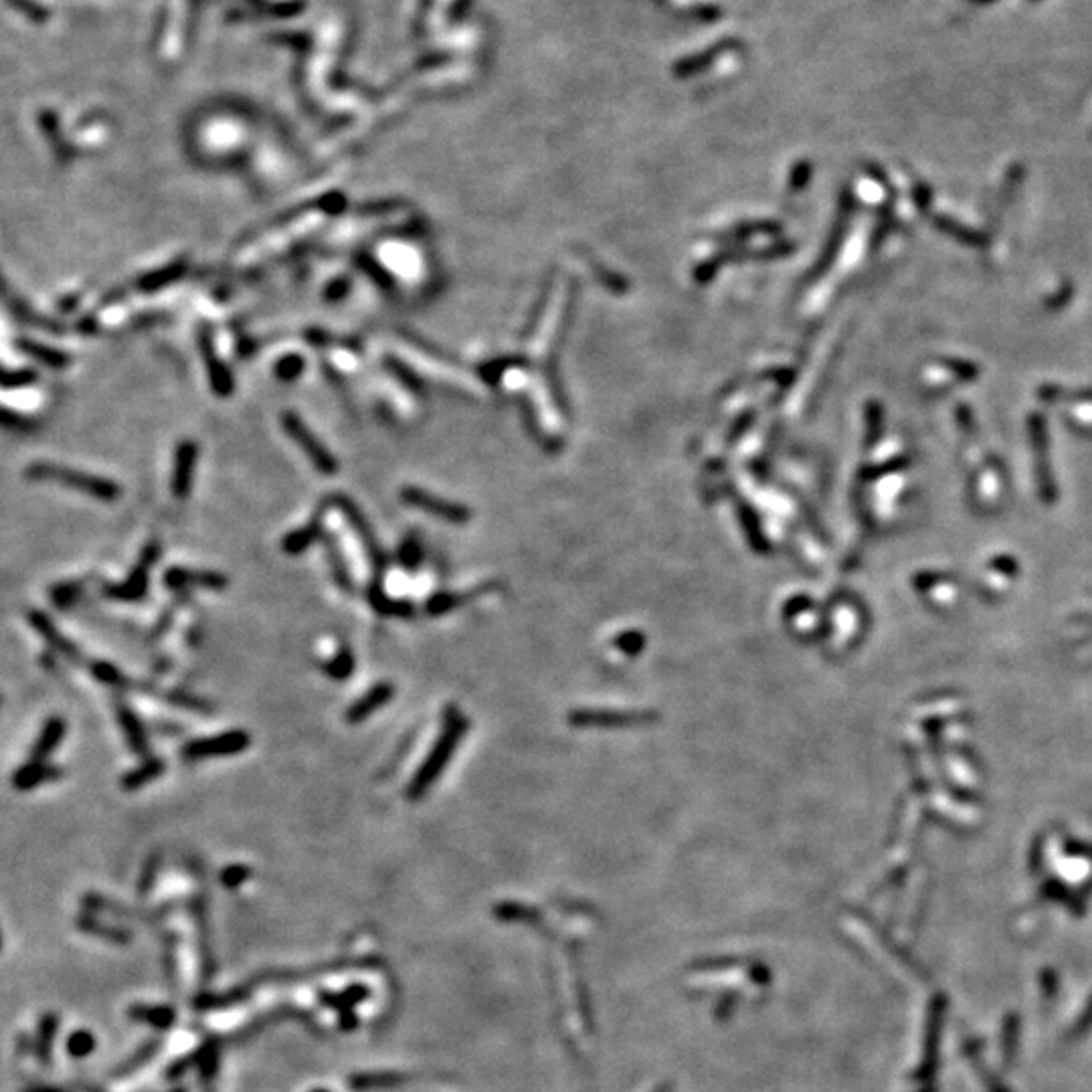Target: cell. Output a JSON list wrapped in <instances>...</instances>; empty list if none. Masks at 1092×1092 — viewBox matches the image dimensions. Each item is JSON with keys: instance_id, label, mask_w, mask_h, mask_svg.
I'll list each match as a JSON object with an SVG mask.
<instances>
[{"instance_id": "ba28073f", "label": "cell", "mask_w": 1092, "mask_h": 1092, "mask_svg": "<svg viewBox=\"0 0 1092 1092\" xmlns=\"http://www.w3.org/2000/svg\"><path fill=\"white\" fill-rule=\"evenodd\" d=\"M393 696H395V686L391 684V682H379V684L371 686L369 690L361 696V698L355 700L353 705L348 706L347 710L348 724L364 722L366 718L375 714L377 710L388 705V702L393 700Z\"/></svg>"}, {"instance_id": "9c48e42d", "label": "cell", "mask_w": 1092, "mask_h": 1092, "mask_svg": "<svg viewBox=\"0 0 1092 1092\" xmlns=\"http://www.w3.org/2000/svg\"><path fill=\"white\" fill-rule=\"evenodd\" d=\"M28 623H31V627L35 629L36 634H39L43 640L47 642V646L57 651V654H61L63 658L71 659V662L82 664V654H79V650L76 648V643H71L68 637H65L53 621H51L45 613L43 611H31L28 613Z\"/></svg>"}, {"instance_id": "30bf717a", "label": "cell", "mask_w": 1092, "mask_h": 1092, "mask_svg": "<svg viewBox=\"0 0 1092 1092\" xmlns=\"http://www.w3.org/2000/svg\"><path fill=\"white\" fill-rule=\"evenodd\" d=\"M196 453H199V447L193 442H182L177 450V458H174V470H172V496L177 498V500H185L190 492V486H193V472L196 466Z\"/></svg>"}, {"instance_id": "e0dca14e", "label": "cell", "mask_w": 1092, "mask_h": 1092, "mask_svg": "<svg viewBox=\"0 0 1092 1092\" xmlns=\"http://www.w3.org/2000/svg\"><path fill=\"white\" fill-rule=\"evenodd\" d=\"M943 1014H945V998H937L933 1001V1008H930V1017H929L925 1064H922V1068L919 1070V1072H916V1079H930V1074L935 1072V1066H937V1042H939Z\"/></svg>"}, {"instance_id": "9a60e30c", "label": "cell", "mask_w": 1092, "mask_h": 1092, "mask_svg": "<svg viewBox=\"0 0 1092 1092\" xmlns=\"http://www.w3.org/2000/svg\"><path fill=\"white\" fill-rule=\"evenodd\" d=\"M401 498L407 504L417 506V508H421L425 512H431V514L442 516L445 520H453V522H458V520H464L466 518V512L461 510V508H458V506H453L450 502H443V500H437V498L429 496L427 492H423V490L405 488L401 492Z\"/></svg>"}, {"instance_id": "f1b7e54d", "label": "cell", "mask_w": 1092, "mask_h": 1092, "mask_svg": "<svg viewBox=\"0 0 1092 1092\" xmlns=\"http://www.w3.org/2000/svg\"><path fill=\"white\" fill-rule=\"evenodd\" d=\"M302 369H304L302 358L288 356V358H283L280 366H277V375H280L282 379H294L299 375V372H302Z\"/></svg>"}, {"instance_id": "4fadbf2b", "label": "cell", "mask_w": 1092, "mask_h": 1092, "mask_svg": "<svg viewBox=\"0 0 1092 1092\" xmlns=\"http://www.w3.org/2000/svg\"><path fill=\"white\" fill-rule=\"evenodd\" d=\"M324 512H326L324 510V504H322L316 514H314V518L310 520V522H307L306 526H302V529H298L294 532L285 534L283 540H282V548H283L285 554L298 556V554L306 553L307 548L314 545V542L322 540V537H324V530H322V526H324V522H322V518H324Z\"/></svg>"}, {"instance_id": "5b68a950", "label": "cell", "mask_w": 1092, "mask_h": 1092, "mask_svg": "<svg viewBox=\"0 0 1092 1092\" xmlns=\"http://www.w3.org/2000/svg\"><path fill=\"white\" fill-rule=\"evenodd\" d=\"M160 556V546L156 542H152L142 551L140 561L136 562V567L132 569L130 577L124 583L118 585H104V595L109 599L116 601H142L146 597V593H148V577H150V569L152 564L156 562V559Z\"/></svg>"}, {"instance_id": "3957f363", "label": "cell", "mask_w": 1092, "mask_h": 1092, "mask_svg": "<svg viewBox=\"0 0 1092 1092\" xmlns=\"http://www.w3.org/2000/svg\"><path fill=\"white\" fill-rule=\"evenodd\" d=\"M330 504L339 506V510L347 518V522L350 524V529L355 530V534L363 542V548L366 553V559H369L372 577L371 583H383V575L388 567V559L383 551V546L379 545V540L375 537V532H372V526L366 522V518L363 516V512L356 508L353 500H348L347 496H334L330 498Z\"/></svg>"}, {"instance_id": "4dcf8cb0", "label": "cell", "mask_w": 1092, "mask_h": 1092, "mask_svg": "<svg viewBox=\"0 0 1092 1092\" xmlns=\"http://www.w3.org/2000/svg\"><path fill=\"white\" fill-rule=\"evenodd\" d=\"M156 872H158V856H152L150 860H148V864H146V868H144V876H142L140 892H144V890H148V889H150V886H152V881H154V874H156Z\"/></svg>"}, {"instance_id": "e575fe53", "label": "cell", "mask_w": 1092, "mask_h": 1092, "mask_svg": "<svg viewBox=\"0 0 1092 1092\" xmlns=\"http://www.w3.org/2000/svg\"><path fill=\"white\" fill-rule=\"evenodd\" d=\"M316 1092H322V1090H316ZM324 1092H326V1090H324Z\"/></svg>"}, {"instance_id": "1f68e13d", "label": "cell", "mask_w": 1092, "mask_h": 1092, "mask_svg": "<svg viewBox=\"0 0 1092 1092\" xmlns=\"http://www.w3.org/2000/svg\"><path fill=\"white\" fill-rule=\"evenodd\" d=\"M35 372H19V375H4V387H20L31 383Z\"/></svg>"}, {"instance_id": "6da1fadb", "label": "cell", "mask_w": 1092, "mask_h": 1092, "mask_svg": "<svg viewBox=\"0 0 1092 1092\" xmlns=\"http://www.w3.org/2000/svg\"><path fill=\"white\" fill-rule=\"evenodd\" d=\"M464 729H466L464 718H461L456 710H450V714H447L445 718V729L442 732V737H439L435 746L429 753V757L425 759V763L411 779V785H409L407 789L409 797L419 799L427 793V789L434 785V781L439 775H442L447 761L451 759V754L453 751H456V746L459 743V737L464 735Z\"/></svg>"}, {"instance_id": "d4e9b609", "label": "cell", "mask_w": 1092, "mask_h": 1092, "mask_svg": "<svg viewBox=\"0 0 1092 1092\" xmlns=\"http://www.w3.org/2000/svg\"><path fill=\"white\" fill-rule=\"evenodd\" d=\"M182 269H185V266H182V263H177V266H172L171 269L156 271V274L144 277V280L140 282V290H156L160 288V285H164V282H171L174 280V277H179L182 274Z\"/></svg>"}, {"instance_id": "8992f818", "label": "cell", "mask_w": 1092, "mask_h": 1092, "mask_svg": "<svg viewBox=\"0 0 1092 1092\" xmlns=\"http://www.w3.org/2000/svg\"><path fill=\"white\" fill-rule=\"evenodd\" d=\"M282 421H283L285 434H288L299 447H302L304 453L312 459V464L318 472L334 474L336 470H339L336 459L330 456V453L324 450V445H322L318 439L312 435V431L307 429L302 421H299V417L296 413L288 411L282 417Z\"/></svg>"}, {"instance_id": "52a82bcc", "label": "cell", "mask_w": 1092, "mask_h": 1092, "mask_svg": "<svg viewBox=\"0 0 1092 1092\" xmlns=\"http://www.w3.org/2000/svg\"><path fill=\"white\" fill-rule=\"evenodd\" d=\"M164 585L172 591H182L188 587H204L212 591H221L229 585V578L215 570H193L185 567H172L164 573Z\"/></svg>"}, {"instance_id": "7402d4cb", "label": "cell", "mask_w": 1092, "mask_h": 1092, "mask_svg": "<svg viewBox=\"0 0 1092 1092\" xmlns=\"http://www.w3.org/2000/svg\"><path fill=\"white\" fill-rule=\"evenodd\" d=\"M90 672L95 680H100L101 684L112 686V688H124V690H132V682L124 676V674L116 668L114 664L104 662V659H98V662L90 664Z\"/></svg>"}, {"instance_id": "277c9868", "label": "cell", "mask_w": 1092, "mask_h": 1092, "mask_svg": "<svg viewBox=\"0 0 1092 1092\" xmlns=\"http://www.w3.org/2000/svg\"><path fill=\"white\" fill-rule=\"evenodd\" d=\"M249 745H251V735H249L247 730L233 729L219 732L215 737L188 740V743L182 746L180 754L188 763H196V761L204 759L235 757V754L247 751Z\"/></svg>"}, {"instance_id": "2e32d148", "label": "cell", "mask_w": 1092, "mask_h": 1092, "mask_svg": "<svg viewBox=\"0 0 1092 1092\" xmlns=\"http://www.w3.org/2000/svg\"><path fill=\"white\" fill-rule=\"evenodd\" d=\"M65 732H68V724H65L61 716L47 718L39 732V737H36L35 740V745L31 746V759L47 761L51 754H53L57 746L61 745Z\"/></svg>"}, {"instance_id": "4316f807", "label": "cell", "mask_w": 1092, "mask_h": 1092, "mask_svg": "<svg viewBox=\"0 0 1092 1092\" xmlns=\"http://www.w3.org/2000/svg\"><path fill=\"white\" fill-rule=\"evenodd\" d=\"M77 593H79L77 585L61 583V585H57V587L53 589V601L60 607H68V605L73 603V599L77 597Z\"/></svg>"}, {"instance_id": "5bb4252c", "label": "cell", "mask_w": 1092, "mask_h": 1092, "mask_svg": "<svg viewBox=\"0 0 1092 1092\" xmlns=\"http://www.w3.org/2000/svg\"><path fill=\"white\" fill-rule=\"evenodd\" d=\"M60 777H61L60 767L47 765L45 761L28 759L25 765H20L17 771L12 773L11 783L17 791H31L35 787H39L41 783L60 779Z\"/></svg>"}, {"instance_id": "603a6c76", "label": "cell", "mask_w": 1092, "mask_h": 1092, "mask_svg": "<svg viewBox=\"0 0 1092 1092\" xmlns=\"http://www.w3.org/2000/svg\"><path fill=\"white\" fill-rule=\"evenodd\" d=\"M20 348H23V353H27L28 356L36 358V361L43 363V364H47V366H55V369L68 366V363H69V358L65 356L63 353H60V350L47 348V347H43V344H39V342L20 340Z\"/></svg>"}, {"instance_id": "484cf974", "label": "cell", "mask_w": 1092, "mask_h": 1092, "mask_svg": "<svg viewBox=\"0 0 1092 1092\" xmlns=\"http://www.w3.org/2000/svg\"><path fill=\"white\" fill-rule=\"evenodd\" d=\"M249 876H251V870H249L247 866H243V864H233V866H227L221 872V882L223 886H227V889H237V886L243 884Z\"/></svg>"}, {"instance_id": "ac0fdd59", "label": "cell", "mask_w": 1092, "mask_h": 1092, "mask_svg": "<svg viewBox=\"0 0 1092 1092\" xmlns=\"http://www.w3.org/2000/svg\"><path fill=\"white\" fill-rule=\"evenodd\" d=\"M164 771H166V763L163 759L146 757L140 765H138L136 769H132V771H128L122 777L120 787L126 791V793H134V791H140L154 779H158V777Z\"/></svg>"}, {"instance_id": "d6a6232c", "label": "cell", "mask_w": 1092, "mask_h": 1092, "mask_svg": "<svg viewBox=\"0 0 1092 1092\" xmlns=\"http://www.w3.org/2000/svg\"><path fill=\"white\" fill-rule=\"evenodd\" d=\"M1090 1024H1092V1001L1088 1003V1009H1087V1011H1084V1016L1080 1017V1022H1079V1024H1076V1030H1074V1036H1079V1033H1082L1084 1030H1088V1025H1090Z\"/></svg>"}, {"instance_id": "f546056e", "label": "cell", "mask_w": 1092, "mask_h": 1092, "mask_svg": "<svg viewBox=\"0 0 1092 1092\" xmlns=\"http://www.w3.org/2000/svg\"><path fill=\"white\" fill-rule=\"evenodd\" d=\"M399 561L403 567L415 569V564L419 562V548H417V545H413V542H405L399 553Z\"/></svg>"}, {"instance_id": "cb8c5ba5", "label": "cell", "mask_w": 1092, "mask_h": 1092, "mask_svg": "<svg viewBox=\"0 0 1092 1092\" xmlns=\"http://www.w3.org/2000/svg\"><path fill=\"white\" fill-rule=\"evenodd\" d=\"M575 718H581L583 724H629L634 718H643L635 714H605V713H581Z\"/></svg>"}, {"instance_id": "ffe728a7", "label": "cell", "mask_w": 1092, "mask_h": 1092, "mask_svg": "<svg viewBox=\"0 0 1092 1092\" xmlns=\"http://www.w3.org/2000/svg\"><path fill=\"white\" fill-rule=\"evenodd\" d=\"M355 668H356V659H355L353 650H350L348 646H340L339 650H336V654L332 658L322 664V670L326 672V676L336 682L348 680L355 674Z\"/></svg>"}, {"instance_id": "7a4b0ae2", "label": "cell", "mask_w": 1092, "mask_h": 1092, "mask_svg": "<svg viewBox=\"0 0 1092 1092\" xmlns=\"http://www.w3.org/2000/svg\"><path fill=\"white\" fill-rule=\"evenodd\" d=\"M28 480L36 482H57L63 486L79 490L87 496L95 498L101 502H116L122 496V490L116 482L101 478V475H92L85 472L71 470V467H61L53 464H35L27 470Z\"/></svg>"}, {"instance_id": "836d02e7", "label": "cell", "mask_w": 1092, "mask_h": 1092, "mask_svg": "<svg viewBox=\"0 0 1092 1092\" xmlns=\"http://www.w3.org/2000/svg\"><path fill=\"white\" fill-rule=\"evenodd\" d=\"M921 1092H935V1088H933V1087H929V1088H925V1090H921Z\"/></svg>"}, {"instance_id": "7c38bea8", "label": "cell", "mask_w": 1092, "mask_h": 1092, "mask_svg": "<svg viewBox=\"0 0 1092 1092\" xmlns=\"http://www.w3.org/2000/svg\"><path fill=\"white\" fill-rule=\"evenodd\" d=\"M116 714H118L120 727L124 737H126V743L132 751H134L138 757H150V743H148V735H146V729L140 721V716H138L134 710H132L128 705H124V702H118V706H116Z\"/></svg>"}, {"instance_id": "44dd1931", "label": "cell", "mask_w": 1092, "mask_h": 1092, "mask_svg": "<svg viewBox=\"0 0 1092 1092\" xmlns=\"http://www.w3.org/2000/svg\"><path fill=\"white\" fill-rule=\"evenodd\" d=\"M201 348H203L204 363H207V369L211 372L212 387H215V391L221 393V395H229L231 393V387H233L229 372H227L225 366L217 361L215 353H212V344L209 342V339L204 334L201 336Z\"/></svg>"}, {"instance_id": "83f0119b", "label": "cell", "mask_w": 1092, "mask_h": 1092, "mask_svg": "<svg viewBox=\"0 0 1092 1092\" xmlns=\"http://www.w3.org/2000/svg\"><path fill=\"white\" fill-rule=\"evenodd\" d=\"M92 1048H93V1038L85 1032H79L69 1040V1052L73 1054V1056H84V1054L92 1052Z\"/></svg>"}, {"instance_id": "8fae6325", "label": "cell", "mask_w": 1092, "mask_h": 1092, "mask_svg": "<svg viewBox=\"0 0 1092 1092\" xmlns=\"http://www.w3.org/2000/svg\"><path fill=\"white\" fill-rule=\"evenodd\" d=\"M322 545H324V551L328 556V567H330V573H332L336 587H339L342 593H347V595H353L356 585H355L353 573H350L347 556H344L342 548H340L339 538H336L332 532H324V537H322Z\"/></svg>"}, {"instance_id": "d6986e66", "label": "cell", "mask_w": 1092, "mask_h": 1092, "mask_svg": "<svg viewBox=\"0 0 1092 1092\" xmlns=\"http://www.w3.org/2000/svg\"><path fill=\"white\" fill-rule=\"evenodd\" d=\"M366 597H369L372 610L380 615H387V618H411L413 615V605L409 601H397L385 595L383 583H369Z\"/></svg>"}]
</instances>
